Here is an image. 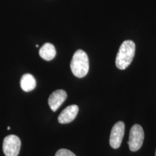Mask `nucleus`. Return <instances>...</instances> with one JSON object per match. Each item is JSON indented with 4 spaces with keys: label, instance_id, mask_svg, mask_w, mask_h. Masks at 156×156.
Wrapping results in <instances>:
<instances>
[{
    "label": "nucleus",
    "instance_id": "f257e3e1",
    "mask_svg": "<svg viewBox=\"0 0 156 156\" xmlns=\"http://www.w3.org/2000/svg\"><path fill=\"white\" fill-rule=\"evenodd\" d=\"M135 52V45L134 42L130 40L125 41L120 47L116 56V67L121 70L127 68L133 60Z\"/></svg>",
    "mask_w": 156,
    "mask_h": 156
},
{
    "label": "nucleus",
    "instance_id": "f03ea898",
    "mask_svg": "<svg viewBox=\"0 0 156 156\" xmlns=\"http://www.w3.org/2000/svg\"><path fill=\"white\" fill-rule=\"evenodd\" d=\"M71 69L73 74L78 78H83L89 72V61L87 55L83 50H78L73 55Z\"/></svg>",
    "mask_w": 156,
    "mask_h": 156
},
{
    "label": "nucleus",
    "instance_id": "7ed1b4c3",
    "mask_svg": "<svg viewBox=\"0 0 156 156\" xmlns=\"http://www.w3.org/2000/svg\"><path fill=\"white\" fill-rule=\"evenodd\" d=\"M144 140V131L139 124H135L130 129L128 144L130 151H138L142 146Z\"/></svg>",
    "mask_w": 156,
    "mask_h": 156
},
{
    "label": "nucleus",
    "instance_id": "20e7f679",
    "mask_svg": "<svg viewBox=\"0 0 156 156\" xmlns=\"http://www.w3.org/2000/svg\"><path fill=\"white\" fill-rule=\"evenodd\" d=\"M21 147V140L15 135H10L4 140L2 149L5 156H17Z\"/></svg>",
    "mask_w": 156,
    "mask_h": 156
},
{
    "label": "nucleus",
    "instance_id": "39448f33",
    "mask_svg": "<svg viewBox=\"0 0 156 156\" xmlns=\"http://www.w3.org/2000/svg\"><path fill=\"white\" fill-rule=\"evenodd\" d=\"M124 130L125 124L123 122H119L113 126L109 140L110 145L112 148L118 149L120 146L124 135Z\"/></svg>",
    "mask_w": 156,
    "mask_h": 156
},
{
    "label": "nucleus",
    "instance_id": "423d86ee",
    "mask_svg": "<svg viewBox=\"0 0 156 156\" xmlns=\"http://www.w3.org/2000/svg\"><path fill=\"white\" fill-rule=\"evenodd\" d=\"M67 93L64 90H57L53 92L48 99L50 109L56 112L67 99Z\"/></svg>",
    "mask_w": 156,
    "mask_h": 156
},
{
    "label": "nucleus",
    "instance_id": "0eeeda50",
    "mask_svg": "<svg viewBox=\"0 0 156 156\" xmlns=\"http://www.w3.org/2000/svg\"><path fill=\"white\" fill-rule=\"evenodd\" d=\"M78 112L79 108L76 105L67 106L58 116V122L61 124H67L72 122L76 117Z\"/></svg>",
    "mask_w": 156,
    "mask_h": 156
},
{
    "label": "nucleus",
    "instance_id": "6e6552de",
    "mask_svg": "<svg viewBox=\"0 0 156 156\" xmlns=\"http://www.w3.org/2000/svg\"><path fill=\"white\" fill-rule=\"evenodd\" d=\"M39 56L46 61L53 60L56 55V50L54 45L50 43H46L39 49Z\"/></svg>",
    "mask_w": 156,
    "mask_h": 156
},
{
    "label": "nucleus",
    "instance_id": "1a4fd4ad",
    "mask_svg": "<svg viewBox=\"0 0 156 156\" xmlns=\"http://www.w3.org/2000/svg\"><path fill=\"white\" fill-rule=\"evenodd\" d=\"M20 86L23 91L26 92L31 91L36 87V80L31 74L26 73L21 78Z\"/></svg>",
    "mask_w": 156,
    "mask_h": 156
},
{
    "label": "nucleus",
    "instance_id": "9d476101",
    "mask_svg": "<svg viewBox=\"0 0 156 156\" xmlns=\"http://www.w3.org/2000/svg\"><path fill=\"white\" fill-rule=\"evenodd\" d=\"M55 156H76L72 151L69 150L62 149L56 152Z\"/></svg>",
    "mask_w": 156,
    "mask_h": 156
},
{
    "label": "nucleus",
    "instance_id": "9b49d317",
    "mask_svg": "<svg viewBox=\"0 0 156 156\" xmlns=\"http://www.w3.org/2000/svg\"><path fill=\"white\" fill-rule=\"evenodd\" d=\"M7 129H8V130H9V129H10V127H9V126H8V127Z\"/></svg>",
    "mask_w": 156,
    "mask_h": 156
},
{
    "label": "nucleus",
    "instance_id": "f8f14e48",
    "mask_svg": "<svg viewBox=\"0 0 156 156\" xmlns=\"http://www.w3.org/2000/svg\"></svg>",
    "mask_w": 156,
    "mask_h": 156
}]
</instances>
